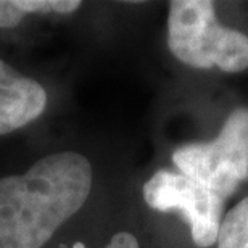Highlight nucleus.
<instances>
[{"label":"nucleus","instance_id":"nucleus-1","mask_svg":"<svg viewBox=\"0 0 248 248\" xmlns=\"http://www.w3.org/2000/svg\"><path fill=\"white\" fill-rule=\"evenodd\" d=\"M92 165L79 152L46 155L23 174L0 177V248H44L92 190Z\"/></svg>","mask_w":248,"mask_h":248},{"label":"nucleus","instance_id":"nucleus-2","mask_svg":"<svg viewBox=\"0 0 248 248\" xmlns=\"http://www.w3.org/2000/svg\"><path fill=\"white\" fill-rule=\"evenodd\" d=\"M168 47L181 63L197 69L240 73L248 68V36L217 21L210 0H172Z\"/></svg>","mask_w":248,"mask_h":248},{"label":"nucleus","instance_id":"nucleus-3","mask_svg":"<svg viewBox=\"0 0 248 248\" xmlns=\"http://www.w3.org/2000/svg\"><path fill=\"white\" fill-rule=\"evenodd\" d=\"M172 161L222 200L234 195L248 181V108H235L215 140L176 148Z\"/></svg>","mask_w":248,"mask_h":248},{"label":"nucleus","instance_id":"nucleus-4","mask_svg":"<svg viewBox=\"0 0 248 248\" xmlns=\"http://www.w3.org/2000/svg\"><path fill=\"white\" fill-rule=\"evenodd\" d=\"M143 200L152 210L166 213L177 210L190 226L193 244L210 248L216 244L224 200L182 172L156 171L142 188Z\"/></svg>","mask_w":248,"mask_h":248},{"label":"nucleus","instance_id":"nucleus-5","mask_svg":"<svg viewBox=\"0 0 248 248\" xmlns=\"http://www.w3.org/2000/svg\"><path fill=\"white\" fill-rule=\"evenodd\" d=\"M47 91L0 58V136L21 129L42 115Z\"/></svg>","mask_w":248,"mask_h":248},{"label":"nucleus","instance_id":"nucleus-6","mask_svg":"<svg viewBox=\"0 0 248 248\" xmlns=\"http://www.w3.org/2000/svg\"><path fill=\"white\" fill-rule=\"evenodd\" d=\"M79 0H0V28L13 29L26 15H69L81 8Z\"/></svg>","mask_w":248,"mask_h":248},{"label":"nucleus","instance_id":"nucleus-7","mask_svg":"<svg viewBox=\"0 0 248 248\" xmlns=\"http://www.w3.org/2000/svg\"><path fill=\"white\" fill-rule=\"evenodd\" d=\"M216 242L217 248H248V197L224 216Z\"/></svg>","mask_w":248,"mask_h":248},{"label":"nucleus","instance_id":"nucleus-8","mask_svg":"<svg viewBox=\"0 0 248 248\" xmlns=\"http://www.w3.org/2000/svg\"><path fill=\"white\" fill-rule=\"evenodd\" d=\"M105 248H140L137 239L129 232H118L110 239Z\"/></svg>","mask_w":248,"mask_h":248}]
</instances>
